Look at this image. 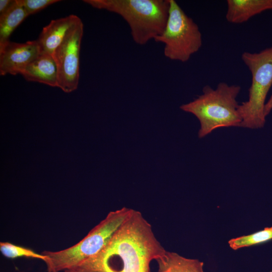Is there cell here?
Here are the masks:
<instances>
[{
    "instance_id": "1",
    "label": "cell",
    "mask_w": 272,
    "mask_h": 272,
    "mask_svg": "<svg viewBox=\"0 0 272 272\" xmlns=\"http://www.w3.org/2000/svg\"><path fill=\"white\" fill-rule=\"evenodd\" d=\"M166 250L138 211L130 215L105 246L74 268L77 272H150V263Z\"/></svg>"
},
{
    "instance_id": "2",
    "label": "cell",
    "mask_w": 272,
    "mask_h": 272,
    "mask_svg": "<svg viewBox=\"0 0 272 272\" xmlns=\"http://www.w3.org/2000/svg\"><path fill=\"white\" fill-rule=\"evenodd\" d=\"M92 7L120 16L129 26L134 42L143 45L163 32L169 0H84Z\"/></svg>"
},
{
    "instance_id": "3",
    "label": "cell",
    "mask_w": 272,
    "mask_h": 272,
    "mask_svg": "<svg viewBox=\"0 0 272 272\" xmlns=\"http://www.w3.org/2000/svg\"><path fill=\"white\" fill-rule=\"evenodd\" d=\"M240 90V86L229 85L225 82H220L215 89L207 85L203 88L201 95L182 104L180 108L193 114L199 121V138L216 128L240 127L242 118L238 111L239 104L236 100Z\"/></svg>"
},
{
    "instance_id": "4",
    "label": "cell",
    "mask_w": 272,
    "mask_h": 272,
    "mask_svg": "<svg viewBox=\"0 0 272 272\" xmlns=\"http://www.w3.org/2000/svg\"><path fill=\"white\" fill-rule=\"evenodd\" d=\"M132 209L123 207L109 212L88 234L75 245L59 251H44L47 272L72 269L98 253L130 215Z\"/></svg>"
},
{
    "instance_id": "5",
    "label": "cell",
    "mask_w": 272,
    "mask_h": 272,
    "mask_svg": "<svg viewBox=\"0 0 272 272\" xmlns=\"http://www.w3.org/2000/svg\"><path fill=\"white\" fill-rule=\"evenodd\" d=\"M241 59L251 74L248 100L239 105L242 118L240 127L256 129L265 123V99L272 86V47L259 52L245 51Z\"/></svg>"
},
{
    "instance_id": "6",
    "label": "cell",
    "mask_w": 272,
    "mask_h": 272,
    "mask_svg": "<svg viewBox=\"0 0 272 272\" xmlns=\"http://www.w3.org/2000/svg\"><path fill=\"white\" fill-rule=\"evenodd\" d=\"M169 15L162 33L154 41L164 44V56L185 62L197 52L202 44L198 26L174 0H169Z\"/></svg>"
},
{
    "instance_id": "7",
    "label": "cell",
    "mask_w": 272,
    "mask_h": 272,
    "mask_svg": "<svg viewBox=\"0 0 272 272\" xmlns=\"http://www.w3.org/2000/svg\"><path fill=\"white\" fill-rule=\"evenodd\" d=\"M81 19L68 31L53 54L57 73V87L65 93L77 89L80 76V52L83 35Z\"/></svg>"
},
{
    "instance_id": "8",
    "label": "cell",
    "mask_w": 272,
    "mask_h": 272,
    "mask_svg": "<svg viewBox=\"0 0 272 272\" xmlns=\"http://www.w3.org/2000/svg\"><path fill=\"white\" fill-rule=\"evenodd\" d=\"M41 52L36 40L24 43L9 42L0 50V75L21 74Z\"/></svg>"
},
{
    "instance_id": "9",
    "label": "cell",
    "mask_w": 272,
    "mask_h": 272,
    "mask_svg": "<svg viewBox=\"0 0 272 272\" xmlns=\"http://www.w3.org/2000/svg\"><path fill=\"white\" fill-rule=\"evenodd\" d=\"M75 15L51 21L42 29L38 39L41 51L52 56L63 40L69 30L80 20Z\"/></svg>"
},
{
    "instance_id": "10",
    "label": "cell",
    "mask_w": 272,
    "mask_h": 272,
    "mask_svg": "<svg viewBox=\"0 0 272 272\" xmlns=\"http://www.w3.org/2000/svg\"><path fill=\"white\" fill-rule=\"evenodd\" d=\"M27 81L36 82L51 87H57V73L53 56L41 51L21 72Z\"/></svg>"
},
{
    "instance_id": "11",
    "label": "cell",
    "mask_w": 272,
    "mask_h": 272,
    "mask_svg": "<svg viewBox=\"0 0 272 272\" xmlns=\"http://www.w3.org/2000/svg\"><path fill=\"white\" fill-rule=\"evenodd\" d=\"M226 14L230 23L241 24L251 17L268 10H272V0H228Z\"/></svg>"
},
{
    "instance_id": "12",
    "label": "cell",
    "mask_w": 272,
    "mask_h": 272,
    "mask_svg": "<svg viewBox=\"0 0 272 272\" xmlns=\"http://www.w3.org/2000/svg\"><path fill=\"white\" fill-rule=\"evenodd\" d=\"M156 261L158 272H204L202 262L185 258L174 252L166 250Z\"/></svg>"
},
{
    "instance_id": "13",
    "label": "cell",
    "mask_w": 272,
    "mask_h": 272,
    "mask_svg": "<svg viewBox=\"0 0 272 272\" xmlns=\"http://www.w3.org/2000/svg\"><path fill=\"white\" fill-rule=\"evenodd\" d=\"M27 17L17 0H14L9 9L0 15V50L10 41L12 33Z\"/></svg>"
},
{
    "instance_id": "14",
    "label": "cell",
    "mask_w": 272,
    "mask_h": 272,
    "mask_svg": "<svg viewBox=\"0 0 272 272\" xmlns=\"http://www.w3.org/2000/svg\"><path fill=\"white\" fill-rule=\"evenodd\" d=\"M272 239V229L270 227L256 233L232 239L229 241L231 248L234 250L263 243Z\"/></svg>"
},
{
    "instance_id": "15",
    "label": "cell",
    "mask_w": 272,
    "mask_h": 272,
    "mask_svg": "<svg viewBox=\"0 0 272 272\" xmlns=\"http://www.w3.org/2000/svg\"><path fill=\"white\" fill-rule=\"evenodd\" d=\"M0 250L4 256L11 259L32 258L42 260L44 262L48 259L47 256L42 253L39 254L31 249L8 242H0Z\"/></svg>"
},
{
    "instance_id": "16",
    "label": "cell",
    "mask_w": 272,
    "mask_h": 272,
    "mask_svg": "<svg viewBox=\"0 0 272 272\" xmlns=\"http://www.w3.org/2000/svg\"><path fill=\"white\" fill-rule=\"evenodd\" d=\"M58 0H17L28 16L35 14L48 6L59 2Z\"/></svg>"
},
{
    "instance_id": "17",
    "label": "cell",
    "mask_w": 272,
    "mask_h": 272,
    "mask_svg": "<svg viewBox=\"0 0 272 272\" xmlns=\"http://www.w3.org/2000/svg\"><path fill=\"white\" fill-rule=\"evenodd\" d=\"M14 1V0L0 1V15L5 13L9 9Z\"/></svg>"
},
{
    "instance_id": "18",
    "label": "cell",
    "mask_w": 272,
    "mask_h": 272,
    "mask_svg": "<svg viewBox=\"0 0 272 272\" xmlns=\"http://www.w3.org/2000/svg\"><path fill=\"white\" fill-rule=\"evenodd\" d=\"M272 110V94L270 96V98L265 103L264 106V115L266 117Z\"/></svg>"
},
{
    "instance_id": "19",
    "label": "cell",
    "mask_w": 272,
    "mask_h": 272,
    "mask_svg": "<svg viewBox=\"0 0 272 272\" xmlns=\"http://www.w3.org/2000/svg\"><path fill=\"white\" fill-rule=\"evenodd\" d=\"M66 272H77L75 270H64Z\"/></svg>"
},
{
    "instance_id": "20",
    "label": "cell",
    "mask_w": 272,
    "mask_h": 272,
    "mask_svg": "<svg viewBox=\"0 0 272 272\" xmlns=\"http://www.w3.org/2000/svg\"><path fill=\"white\" fill-rule=\"evenodd\" d=\"M270 228H271V229H272V227H271Z\"/></svg>"
},
{
    "instance_id": "21",
    "label": "cell",
    "mask_w": 272,
    "mask_h": 272,
    "mask_svg": "<svg viewBox=\"0 0 272 272\" xmlns=\"http://www.w3.org/2000/svg\"><path fill=\"white\" fill-rule=\"evenodd\" d=\"M63 272H66L65 271H64Z\"/></svg>"
}]
</instances>
